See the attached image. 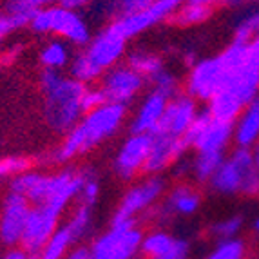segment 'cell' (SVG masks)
<instances>
[{
  "label": "cell",
  "mask_w": 259,
  "mask_h": 259,
  "mask_svg": "<svg viewBox=\"0 0 259 259\" xmlns=\"http://www.w3.org/2000/svg\"><path fill=\"white\" fill-rule=\"evenodd\" d=\"M243 227H245V220L241 214H234V216L218 220L208 227L207 234L214 241H223V239H232L238 238L241 234Z\"/></svg>",
  "instance_id": "34"
},
{
  "label": "cell",
  "mask_w": 259,
  "mask_h": 259,
  "mask_svg": "<svg viewBox=\"0 0 259 259\" xmlns=\"http://www.w3.org/2000/svg\"><path fill=\"white\" fill-rule=\"evenodd\" d=\"M145 85H147V78L138 71H134L129 64L114 65L100 80V87L104 89L107 102L121 104L125 107L142 98Z\"/></svg>",
  "instance_id": "11"
},
{
  "label": "cell",
  "mask_w": 259,
  "mask_h": 259,
  "mask_svg": "<svg viewBox=\"0 0 259 259\" xmlns=\"http://www.w3.org/2000/svg\"><path fill=\"white\" fill-rule=\"evenodd\" d=\"M65 259H93V254H91V248L85 245H74L73 250L69 254L65 255Z\"/></svg>",
  "instance_id": "43"
},
{
  "label": "cell",
  "mask_w": 259,
  "mask_h": 259,
  "mask_svg": "<svg viewBox=\"0 0 259 259\" xmlns=\"http://www.w3.org/2000/svg\"><path fill=\"white\" fill-rule=\"evenodd\" d=\"M221 89L229 91L241 104L246 105L259 96V67L248 60L238 69L229 71Z\"/></svg>",
  "instance_id": "20"
},
{
  "label": "cell",
  "mask_w": 259,
  "mask_h": 259,
  "mask_svg": "<svg viewBox=\"0 0 259 259\" xmlns=\"http://www.w3.org/2000/svg\"><path fill=\"white\" fill-rule=\"evenodd\" d=\"M127 55V38L112 24L93 35L85 48L78 49L71 58L69 76L82 83H96L111 67L121 64Z\"/></svg>",
  "instance_id": "4"
},
{
  "label": "cell",
  "mask_w": 259,
  "mask_h": 259,
  "mask_svg": "<svg viewBox=\"0 0 259 259\" xmlns=\"http://www.w3.org/2000/svg\"><path fill=\"white\" fill-rule=\"evenodd\" d=\"M151 142L152 134L129 133V136L120 143L116 154L112 158V170L118 180L131 183L140 174H145Z\"/></svg>",
  "instance_id": "12"
},
{
  "label": "cell",
  "mask_w": 259,
  "mask_h": 259,
  "mask_svg": "<svg viewBox=\"0 0 259 259\" xmlns=\"http://www.w3.org/2000/svg\"><path fill=\"white\" fill-rule=\"evenodd\" d=\"M208 190L218 196H246L255 198L259 187V170L254 163L252 149L234 147L227 152L223 163L207 183Z\"/></svg>",
  "instance_id": "5"
},
{
  "label": "cell",
  "mask_w": 259,
  "mask_h": 259,
  "mask_svg": "<svg viewBox=\"0 0 259 259\" xmlns=\"http://www.w3.org/2000/svg\"><path fill=\"white\" fill-rule=\"evenodd\" d=\"M199 102L189 96L187 93H180L178 96L168 100L167 109L163 112L160 125L156 133L170 134V136H182L185 138L187 131L192 125V121L199 114ZM154 133V134H156Z\"/></svg>",
  "instance_id": "18"
},
{
  "label": "cell",
  "mask_w": 259,
  "mask_h": 259,
  "mask_svg": "<svg viewBox=\"0 0 259 259\" xmlns=\"http://www.w3.org/2000/svg\"><path fill=\"white\" fill-rule=\"evenodd\" d=\"M15 31H18V29H17V26H15L13 18L9 17L6 9H0V44L4 42L6 38H9Z\"/></svg>",
  "instance_id": "41"
},
{
  "label": "cell",
  "mask_w": 259,
  "mask_h": 259,
  "mask_svg": "<svg viewBox=\"0 0 259 259\" xmlns=\"http://www.w3.org/2000/svg\"><path fill=\"white\" fill-rule=\"evenodd\" d=\"M205 109L210 112L212 118L234 123V121L238 120L239 114H241L243 109H245V104H241V102H239L236 96L230 95L229 91L220 89V91L207 102V107Z\"/></svg>",
  "instance_id": "25"
},
{
  "label": "cell",
  "mask_w": 259,
  "mask_h": 259,
  "mask_svg": "<svg viewBox=\"0 0 259 259\" xmlns=\"http://www.w3.org/2000/svg\"><path fill=\"white\" fill-rule=\"evenodd\" d=\"M136 259H143V257H136Z\"/></svg>",
  "instance_id": "53"
},
{
  "label": "cell",
  "mask_w": 259,
  "mask_h": 259,
  "mask_svg": "<svg viewBox=\"0 0 259 259\" xmlns=\"http://www.w3.org/2000/svg\"><path fill=\"white\" fill-rule=\"evenodd\" d=\"M0 259H33V254H29L26 248H22L18 245V246H9L8 250L0 255Z\"/></svg>",
  "instance_id": "42"
},
{
  "label": "cell",
  "mask_w": 259,
  "mask_h": 259,
  "mask_svg": "<svg viewBox=\"0 0 259 259\" xmlns=\"http://www.w3.org/2000/svg\"><path fill=\"white\" fill-rule=\"evenodd\" d=\"M2 62H4V60H2V58H0V67H2Z\"/></svg>",
  "instance_id": "51"
},
{
  "label": "cell",
  "mask_w": 259,
  "mask_h": 259,
  "mask_svg": "<svg viewBox=\"0 0 259 259\" xmlns=\"http://www.w3.org/2000/svg\"><path fill=\"white\" fill-rule=\"evenodd\" d=\"M165 192L167 182L161 174H145L143 180L129 185L112 214V220L140 221L142 216H151V212L161 201Z\"/></svg>",
  "instance_id": "8"
},
{
  "label": "cell",
  "mask_w": 259,
  "mask_h": 259,
  "mask_svg": "<svg viewBox=\"0 0 259 259\" xmlns=\"http://www.w3.org/2000/svg\"><path fill=\"white\" fill-rule=\"evenodd\" d=\"M185 140L194 152H229V147L234 145V123L216 120L207 109H203L189 127Z\"/></svg>",
  "instance_id": "9"
},
{
  "label": "cell",
  "mask_w": 259,
  "mask_h": 259,
  "mask_svg": "<svg viewBox=\"0 0 259 259\" xmlns=\"http://www.w3.org/2000/svg\"><path fill=\"white\" fill-rule=\"evenodd\" d=\"M73 55L74 53L71 51V44L58 38V36H53L48 42H44L42 48L38 49V62L42 65V69L62 71L65 67H69Z\"/></svg>",
  "instance_id": "23"
},
{
  "label": "cell",
  "mask_w": 259,
  "mask_h": 259,
  "mask_svg": "<svg viewBox=\"0 0 259 259\" xmlns=\"http://www.w3.org/2000/svg\"><path fill=\"white\" fill-rule=\"evenodd\" d=\"M172 170V176L180 182H187V176H192V160H189L187 156H183L182 160H178L176 163L170 167Z\"/></svg>",
  "instance_id": "40"
},
{
  "label": "cell",
  "mask_w": 259,
  "mask_h": 259,
  "mask_svg": "<svg viewBox=\"0 0 259 259\" xmlns=\"http://www.w3.org/2000/svg\"><path fill=\"white\" fill-rule=\"evenodd\" d=\"M190 257V241L185 238H176L168 246V250L156 259H189Z\"/></svg>",
  "instance_id": "39"
},
{
  "label": "cell",
  "mask_w": 259,
  "mask_h": 259,
  "mask_svg": "<svg viewBox=\"0 0 259 259\" xmlns=\"http://www.w3.org/2000/svg\"><path fill=\"white\" fill-rule=\"evenodd\" d=\"M168 98L163 96L161 93L147 91L140 98L138 105L134 109L133 116L129 120V133H138V134H154L158 131L163 112L167 109Z\"/></svg>",
  "instance_id": "19"
},
{
  "label": "cell",
  "mask_w": 259,
  "mask_h": 259,
  "mask_svg": "<svg viewBox=\"0 0 259 259\" xmlns=\"http://www.w3.org/2000/svg\"><path fill=\"white\" fill-rule=\"evenodd\" d=\"M255 198H259V187H257V196H255Z\"/></svg>",
  "instance_id": "52"
},
{
  "label": "cell",
  "mask_w": 259,
  "mask_h": 259,
  "mask_svg": "<svg viewBox=\"0 0 259 259\" xmlns=\"http://www.w3.org/2000/svg\"><path fill=\"white\" fill-rule=\"evenodd\" d=\"M248 255H250L248 245H246L245 239L238 236V238L232 239L216 241L210 252H207L201 259H246Z\"/></svg>",
  "instance_id": "33"
},
{
  "label": "cell",
  "mask_w": 259,
  "mask_h": 259,
  "mask_svg": "<svg viewBox=\"0 0 259 259\" xmlns=\"http://www.w3.org/2000/svg\"><path fill=\"white\" fill-rule=\"evenodd\" d=\"M78 245L73 232L65 223H62L55 230L51 238L44 243V246L33 255V259H65V255L73 250V246Z\"/></svg>",
  "instance_id": "24"
},
{
  "label": "cell",
  "mask_w": 259,
  "mask_h": 259,
  "mask_svg": "<svg viewBox=\"0 0 259 259\" xmlns=\"http://www.w3.org/2000/svg\"><path fill=\"white\" fill-rule=\"evenodd\" d=\"M87 83L56 69H42L38 89L44 96L42 116L53 133H69L82 120V96Z\"/></svg>",
  "instance_id": "3"
},
{
  "label": "cell",
  "mask_w": 259,
  "mask_h": 259,
  "mask_svg": "<svg viewBox=\"0 0 259 259\" xmlns=\"http://www.w3.org/2000/svg\"><path fill=\"white\" fill-rule=\"evenodd\" d=\"M259 35V6H250L234 24V40L250 44Z\"/></svg>",
  "instance_id": "32"
},
{
  "label": "cell",
  "mask_w": 259,
  "mask_h": 259,
  "mask_svg": "<svg viewBox=\"0 0 259 259\" xmlns=\"http://www.w3.org/2000/svg\"><path fill=\"white\" fill-rule=\"evenodd\" d=\"M183 2L185 0H154L147 9H143L140 13L121 17L114 22H109V24L116 27L127 40L136 38V36L143 35L145 31L156 27L158 24L170 20L178 9L182 8Z\"/></svg>",
  "instance_id": "14"
},
{
  "label": "cell",
  "mask_w": 259,
  "mask_h": 259,
  "mask_svg": "<svg viewBox=\"0 0 259 259\" xmlns=\"http://www.w3.org/2000/svg\"><path fill=\"white\" fill-rule=\"evenodd\" d=\"M29 210L31 203L24 196L8 190L0 203V245L6 248L20 245Z\"/></svg>",
  "instance_id": "16"
},
{
  "label": "cell",
  "mask_w": 259,
  "mask_h": 259,
  "mask_svg": "<svg viewBox=\"0 0 259 259\" xmlns=\"http://www.w3.org/2000/svg\"><path fill=\"white\" fill-rule=\"evenodd\" d=\"M35 2L40 6V8H42V6H51V4H56L58 0H35Z\"/></svg>",
  "instance_id": "48"
},
{
  "label": "cell",
  "mask_w": 259,
  "mask_h": 259,
  "mask_svg": "<svg viewBox=\"0 0 259 259\" xmlns=\"http://www.w3.org/2000/svg\"><path fill=\"white\" fill-rule=\"evenodd\" d=\"M107 102V96H105L104 89L96 83H89L85 85V91H83L82 96V109H83V114L89 111H95L98 109L100 105H104Z\"/></svg>",
  "instance_id": "38"
},
{
  "label": "cell",
  "mask_w": 259,
  "mask_h": 259,
  "mask_svg": "<svg viewBox=\"0 0 259 259\" xmlns=\"http://www.w3.org/2000/svg\"><path fill=\"white\" fill-rule=\"evenodd\" d=\"M176 236L165 230L163 227H156V229L149 230L143 234L142 239V248H140V255L143 259H156L161 254L168 250V246L172 245Z\"/></svg>",
  "instance_id": "27"
},
{
  "label": "cell",
  "mask_w": 259,
  "mask_h": 259,
  "mask_svg": "<svg viewBox=\"0 0 259 259\" xmlns=\"http://www.w3.org/2000/svg\"><path fill=\"white\" fill-rule=\"evenodd\" d=\"M93 208L89 205L76 203V207L73 208V212L69 214V218L64 221L69 230L73 232L76 243H82L83 239H87L93 234L95 229V218H93Z\"/></svg>",
  "instance_id": "28"
},
{
  "label": "cell",
  "mask_w": 259,
  "mask_h": 259,
  "mask_svg": "<svg viewBox=\"0 0 259 259\" xmlns=\"http://www.w3.org/2000/svg\"><path fill=\"white\" fill-rule=\"evenodd\" d=\"M62 212L48 207V205H31L29 216L26 221V229L22 234L20 246L29 254L35 255L44 246V243L51 238L55 230L60 227Z\"/></svg>",
  "instance_id": "15"
},
{
  "label": "cell",
  "mask_w": 259,
  "mask_h": 259,
  "mask_svg": "<svg viewBox=\"0 0 259 259\" xmlns=\"http://www.w3.org/2000/svg\"><path fill=\"white\" fill-rule=\"evenodd\" d=\"M100 192H102V187H100V180L91 168H85L83 170V183L82 190L78 194L76 203L89 205V207H95L100 199Z\"/></svg>",
  "instance_id": "36"
},
{
  "label": "cell",
  "mask_w": 259,
  "mask_h": 259,
  "mask_svg": "<svg viewBox=\"0 0 259 259\" xmlns=\"http://www.w3.org/2000/svg\"><path fill=\"white\" fill-rule=\"evenodd\" d=\"M252 154H254V163H255V167H257V170H259V143L255 145L254 149H252Z\"/></svg>",
  "instance_id": "47"
},
{
  "label": "cell",
  "mask_w": 259,
  "mask_h": 259,
  "mask_svg": "<svg viewBox=\"0 0 259 259\" xmlns=\"http://www.w3.org/2000/svg\"><path fill=\"white\" fill-rule=\"evenodd\" d=\"M190 151L189 143L182 136H170V134L156 133L152 134L151 149H149L145 174H163L170 170L178 160Z\"/></svg>",
  "instance_id": "17"
},
{
  "label": "cell",
  "mask_w": 259,
  "mask_h": 259,
  "mask_svg": "<svg viewBox=\"0 0 259 259\" xmlns=\"http://www.w3.org/2000/svg\"><path fill=\"white\" fill-rule=\"evenodd\" d=\"M227 152H210V151H198L194 152L192 160V180L196 185H207L210 178L216 174L220 165L223 163Z\"/></svg>",
  "instance_id": "26"
},
{
  "label": "cell",
  "mask_w": 259,
  "mask_h": 259,
  "mask_svg": "<svg viewBox=\"0 0 259 259\" xmlns=\"http://www.w3.org/2000/svg\"><path fill=\"white\" fill-rule=\"evenodd\" d=\"M143 234L138 221L111 220L109 229L93 238L89 245L93 259H136Z\"/></svg>",
  "instance_id": "7"
},
{
  "label": "cell",
  "mask_w": 259,
  "mask_h": 259,
  "mask_svg": "<svg viewBox=\"0 0 259 259\" xmlns=\"http://www.w3.org/2000/svg\"><path fill=\"white\" fill-rule=\"evenodd\" d=\"M82 183L83 170L64 168L48 174L29 167L9 180L8 190L24 196L31 205H48L64 214L78 199Z\"/></svg>",
  "instance_id": "2"
},
{
  "label": "cell",
  "mask_w": 259,
  "mask_h": 259,
  "mask_svg": "<svg viewBox=\"0 0 259 259\" xmlns=\"http://www.w3.org/2000/svg\"><path fill=\"white\" fill-rule=\"evenodd\" d=\"M58 2H60L62 6H65V8H71V9L80 11V9H83V8H89L95 0H58Z\"/></svg>",
  "instance_id": "44"
},
{
  "label": "cell",
  "mask_w": 259,
  "mask_h": 259,
  "mask_svg": "<svg viewBox=\"0 0 259 259\" xmlns=\"http://www.w3.org/2000/svg\"><path fill=\"white\" fill-rule=\"evenodd\" d=\"M29 29L35 35L58 36L78 49L85 48L93 38L89 22L80 15V11L65 8L60 2L38 8L29 24Z\"/></svg>",
  "instance_id": "6"
},
{
  "label": "cell",
  "mask_w": 259,
  "mask_h": 259,
  "mask_svg": "<svg viewBox=\"0 0 259 259\" xmlns=\"http://www.w3.org/2000/svg\"><path fill=\"white\" fill-rule=\"evenodd\" d=\"M225 4L230 8H245V6L259 4V0H225Z\"/></svg>",
  "instance_id": "45"
},
{
  "label": "cell",
  "mask_w": 259,
  "mask_h": 259,
  "mask_svg": "<svg viewBox=\"0 0 259 259\" xmlns=\"http://www.w3.org/2000/svg\"><path fill=\"white\" fill-rule=\"evenodd\" d=\"M214 8L205 4H196V2H189L185 0L182 4V8L178 9L174 17L170 18V22H174L180 27H190V26H199L207 22L212 17Z\"/></svg>",
  "instance_id": "29"
},
{
  "label": "cell",
  "mask_w": 259,
  "mask_h": 259,
  "mask_svg": "<svg viewBox=\"0 0 259 259\" xmlns=\"http://www.w3.org/2000/svg\"><path fill=\"white\" fill-rule=\"evenodd\" d=\"M252 229H254V232H255V234H257V236H259V216H257V218H255V220H254V225H252Z\"/></svg>",
  "instance_id": "49"
},
{
  "label": "cell",
  "mask_w": 259,
  "mask_h": 259,
  "mask_svg": "<svg viewBox=\"0 0 259 259\" xmlns=\"http://www.w3.org/2000/svg\"><path fill=\"white\" fill-rule=\"evenodd\" d=\"M154 0H95L89 8H93V13L100 15L102 18H107L109 22H114L121 17L140 13L147 9Z\"/></svg>",
  "instance_id": "22"
},
{
  "label": "cell",
  "mask_w": 259,
  "mask_h": 259,
  "mask_svg": "<svg viewBox=\"0 0 259 259\" xmlns=\"http://www.w3.org/2000/svg\"><path fill=\"white\" fill-rule=\"evenodd\" d=\"M259 143V96L245 105L234 121V147L254 149Z\"/></svg>",
  "instance_id": "21"
},
{
  "label": "cell",
  "mask_w": 259,
  "mask_h": 259,
  "mask_svg": "<svg viewBox=\"0 0 259 259\" xmlns=\"http://www.w3.org/2000/svg\"><path fill=\"white\" fill-rule=\"evenodd\" d=\"M147 83L151 85V89L161 93V95L167 96L168 100L178 96L183 89V82L180 80V76H178L170 67H167V64H165L161 69L156 71L152 76H149Z\"/></svg>",
  "instance_id": "30"
},
{
  "label": "cell",
  "mask_w": 259,
  "mask_h": 259,
  "mask_svg": "<svg viewBox=\"0 0 259 259\" xmlns=\"http://www.w3.org/2000/svg\"><path fill=\"white\" fill-rule=\"evenodd\" d=\"M203 196L198 185L189 182H178L170 189H167L161 201L151 212L152 218H158L161 225L170 221L172 218H189L194 216L201 207Z\"/></svg>",
  "instance_id": "13"
},
{
  "label": "cell",
  "mask_w": 259,
  "mask_h": 259,
  "mask_svg": "<svg viewBox=\"0 0 259 259\" xmlns=\"http://www.w3.org/2000/svg\"><path fill=\"white\" fill-rule=\"evenodd\" d=\"M189 2H196V4H205V6H210V8H214V6H218V4H225V0H189Z\"/></svg>",
  "instance_id": "46"
},
{
  "label": "cell",
  "mask_w": 259,
  "mask_h": 259,
  "mask_svg": "<svg viewBox=\"0 0 259 259\" xmlns=\"http://www.w3.org/2000/svg\"><path fill=\"white\" fill-rule=\"evenodd\" d=\"M227 73L229 69L220 55L199 58L189 67V73L183 80V93H187L198 102L207 104L223 87Z\"/></svg>",
  "instance_id": "10"
},
{
  "label": "cell",
  "mask_w": 259,
  "mask_h": 259,
  "mask_svg": "<svg viewBox=\"0 0 259 259\" xmlns=\"http://www.w3.org/2000/svg\"><path fill=\"white\" fill-rule=\"evenodd\" d=\"M129 107L105 102L95 111L85 112L76 125L64 134L60 145L51 152L53 163H69L78 156L95 151L107 140L114 138L127 123Z\"/></svg>",
  "instance_id": "1"
},
{
  "label": "cell",
  "mask_w": 259,
  "mask_h": 259,
  "mask_svg": "<svg viewBox=\"0 0 259 259\" xmlns=\"http://www.w3.org/2000/svg\"><path fill=\"white\" fill-rule=\"evenodd\" d=\"M127 62L134 71H138L140 74H143L145 78L152 76L158 69H161L165 65V60L161 58L158 53L147 51V49H133L131 53H127Z\"/></svg>",
  "instance_id": "31"
},
{
  "label": "cell",
  "mask_w": 259,
  "mask_h": 259,
  "mask_svg": "<svg viewBox=\"0 0 259 259\" xmlns=\"http://www.w3.org/2000/svg\"><path fill=\"white\" fill-rule=\"evenodd\" d=\"M246 259H259V255H248Z\"/></svg>",
  "instance_id": "50"
},
{
  "label": "cell",
  "mask_w": 259,
  "mask_h": 259,
  "mask_svg": "<svg viewBox=\"0 0 259 259\" xmlns=\"http://www.w3.org/2000/svg\"><path fill=\"white\" fill-rule=\"evenodd\" d=\"M38 8L40 6L36 4L35 0H8L4 6L8 15L13 18L17 29L29 27L31 20H33L36 11H38Z\"/></svg>",
  "instance_id": "35"
},
{
  "label": "cell",
  "mask_w": 259,
  "mask_h": 259,
  "mask_svg": "<svg viewBox=\"0 0 259 259\" xmlns=\"http://www.w3.org/2000/svg\"><path fill=\"white\" fill-rule=\"evenodd\" d=\"M31 167V161L24 156H6L0 158V182L4 180H11L13 176H17L18 172L26 170Z\"/></svg>",
  "instance_id": "37"
}]
</instances>
